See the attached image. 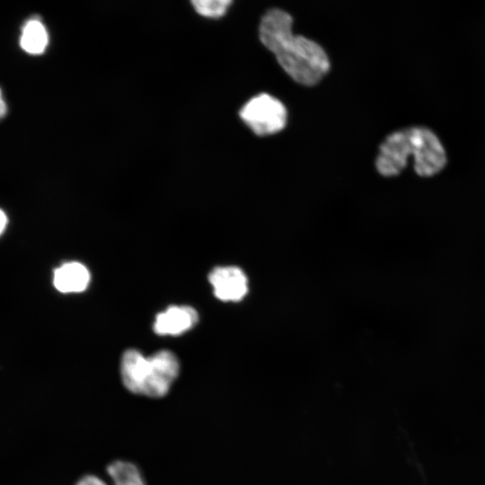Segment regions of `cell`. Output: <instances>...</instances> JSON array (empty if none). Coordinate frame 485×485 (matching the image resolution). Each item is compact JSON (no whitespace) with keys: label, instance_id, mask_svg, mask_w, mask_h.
<instances>
[{"label":"cell","instance_id":"cell-1","mask_svg":"<svg viewBox=\"0 0 485 485\" xmlns=\"http://www.w3.org/2000/svg\"><path fill=\"white\" fill-rule=\"evenodd\" d=\"M292 24L293 18L288 13L278 8L270 9L261 19L260 40L294 81L313 86L330 70L329 57L315 41L295 35Z\"/></svg>","mask_w":485,"mask_h":485},{"label":"cell","instance_id":"cell-9","mask_svg":"<svg viewBox=\"0 0 485 485\" xmlns=\"http://www.w3.org/2000/svg\"><path fill=\"white\" fill-rule=\"evenodd\" d=\"M112 485H147L139 467L127 460H115L106 466Z\"/></svg>","mask_w":485,"mask_h":485},{"label":"cell","instance_id":"cell-13","mask_svg":"<svg viewBox=\"0 0 485 485\" xmlns=\"http://www.w3.org/2000/svg\"><path fill=\"white\" fill-rule=\"evenodd\" d=\"M7 112L6 103L4 100L2 91L0 89V119H3Z\"/></svg>","mask_w":485,"mask_h":485},{"label":"cell","instance_id":"cell-3","mask_svg":"<svg viewBox=\"0 0 485 485\" xmlns=\"http://www.w3.org/2000/svg\"><path fill=\"white\" fill-rule=\"evenodd\" d=\"M179 373L176 356L160 350L149 357L136 349H128L121 358L120 374L124 386L131 392L150 398L166 395Z\"/></svg>","mask_w":485,"mask_h":485},{"label":"cell","instance_id":"cell-6","mask_svg":"<svg viewBox=\"0 0 485 485\" xmlns=\"http://www.w3.org/2000/svg\"><path fill=\"white\" fill-rule=\"evenodd\" d=\"M198 320L197 311L190 306H170L157 314L154 331L160 335H178L191 329Z\"/></svg>","mask_w":485,"mask_h":485},{"label":"cell","instance_id":"cell-11","mask_svg":"<svg viewBox=\"0 0 485 485\" xmlns=\"http://www.w3.org/2000/svg\"><path fill=\"white\" fill-rule=\"evenodd\" d=\"M75 485H109L104 480L95 474H86L81 477Z\"/></svg>","mask_w":485,"mask_h":485},{"label":"cell","instance_id":"cell-7","mask_svg":"<svg viewBox=\"0 0 485 485\" xmlns=\"http://www.w3.org/2000/svg\"><path fill=\"white\" fill-rule=\"evenodd\" d=\"M90 273L79 262H66L57 268L53 275L55 287L62 293L84 291L89 284Z\"/></svg>","mask_w":485,"mask_h":485},{"label":"cell","instance_id":"cell-8","mask_svg":"<svg viewBox=\"0 0 485 485\" xmlns=\"http://www.w3.org/2000/svg\"><path fill=\"white\" fill-rule=\"evenodd\" d=\"M48 33L39 17L28 19L22 25L20 46L28 54H42L48 44Z\"/></svg>","mask_w":485,"mask_h":485},{"label":"cell","instance_id":"cell-4","mask_svg":"<svg viewBox=\"0 0 485 485\" xmlns=\"http://www.w3.org/2000/svg\"><path fill=\"white\" fill-rule=\"evenodd\" d=\"M242 120L260 137L281 131L287 120L285 105L268 93L251 98L240 110Z\"/></svg>","mask_w":485,"mask_h":485},{"label":"cell","instance_id":"cell-12","mask_svg":"<svg viewBox=\"0 0 485 485\" xmlns=\"http://www.w3.org/2000/svg\"><path fill=\"white\" fill-rule=\"evenodd\" d=\"M7 225V216L5 213L0 209V235L4 233Z\"/></svg>","mask_w":485,"mask_h":485},{"label":"cell","instance_id":"cell-10","mask_svg":"<svg viewBox=\"0 0 485 485\" xmlns=\"http://www.w3.org/2000/svg\"><path fill=\"white\" fill-rule=\"evenodd\" d=\"M195 11L208 18H219L223 16L233 0H190Z\"/></svg>","mask_w":485,"mask_h":485},{"label":"cell","instance_id":"cell-5","mask_svg":"<svg viewBox=\"0 0 485 485\" xmlns=\"http://www.w3.org/2000/svg\"><path fill=\"white\" fill-rule=\"evenodd\" d=\"M208 279L215 295L225 302H238L248 291V280L243 271L234 266L215 268Z\"/></svg>","mask_w":485,"mask_h":485},{"label":"cell","instance_id":"cell-2","mask_svg":"<svg viewBox=\"0 0 485 485\" xmlns=\"http://www.w3.org/2000/svg\"><path fill=\"white\" fill-rule=\"evenodd\" d=\"M410 155L414 170L421 177L440 172L447 163L446 152L436 133L427 127L405 128L388 135L379 146L375 160L377 172L385 177L401 173Z\"/></svg>","mask_w":485,"mask_h":485}]
</instances>
